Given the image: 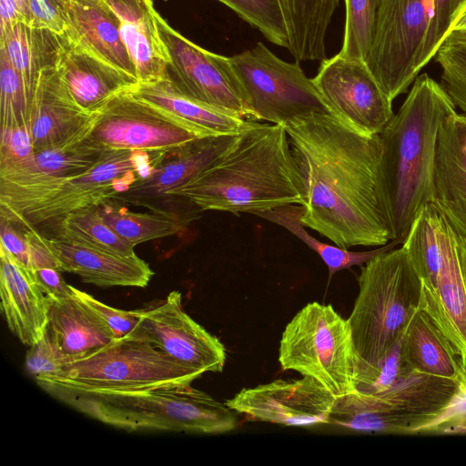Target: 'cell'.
<instances>
[{
	"label": "cell",
	"instance_id": "cell-10",
	"mask_svg": "<svg viewBox=\"0 0 466 466\" xmlns=\"http://www.w3.org/2000/svg\"><path fill=\"white\" fill-rule=\"evenodd\" d=\"M162 154L106 150L85 172L66 178L14 208L0 207V214L35 227L78 209L97 207L137 178L148 175Z\"/></svg>",
	"mask_w": 466,
	"mask_h": 466
},
{
	"label": "cell",
	"instance_id": "cell-37",
	"mask_svg": "<svg viewBox=\"0 0 466 466\" xmlns=\"http://www.w3.org/2000/svg\"><path fill=\"white\" fill-rule=\"evenodd\" d=\"M434 57L441 68L442 86L466 114V32H451Z\"/></svg>",
	"mask_w": 466,
	"mask_h": 466
},
{
	"label": "cell",
	"instance_id": "cell-16",
	"mask_svg": "<svg viewBox=\"0 0 466 466\" xmlns=\"http://www.w3.org/2000/svg\"><path fill=\"white\" fill-rule=\"evenodd\" d=\"M312 81L331 114L358 132L379 135L394 115L365 61L337 54L321 61Z\"/></svg>",
	"mask_w": 466,
	"mask_h": 466
},
{
	"label": "cell",
	"instance_id": "cell-23",
	"mask_svg": "<svg viewBox=\"0 0 466 466\" xmlns=\"http://www.w3.org/2000/svg\"><path fill=\"white\" fill-rule=\"evenodd\" d=\"M64 40L56 69L74 99L85 110L95 113L115 96L132 90L139 83L134 76L83 46Z\"/></svg>",
	"mask_w": 466,
	"mask_h": 466
},
{
	"label": "cell",
	"instance_id": "cell-34",
	"mask_svg": "<svg viewBox=\"0 0 466 466\" xmlns=\"http://www.w3.org/2000/svg\"><path fill=\"white\" fill-rule=\"evenodd\" d=\"M116 199L96 207L104 221L123 239L136 246L181 233L189 224L178 218L156 212L128 210Z\"/></svg>",
	"mask_w": 466,
	"mask_h": 466
},
{
	"label": "cell",
	"instance_id": "cell-3",
	"mask_svg": "<svg viewBox=\"0 0 466 466\" xmlns=\"http://www.w3.org/2000/svg\"><path fill=\"white\" fill-rule=\"evenodd\" d=\"M456 107L442 85L422 74L379 134V198L391 240L402 244L418 214L432 202L439 132Z\"/></svg>",
	"mask_w": 466,
	"mask_h": 466
},
{
	"label": "cell",
	"instance_id": "cell-4",
	"mask_svg": "<svg viewBox=\"0 0 466 466\" xmlns=\"http://www.w3.org/2000/svg\"><path fill=\"white\" fill-rule=\"evenodd\" d=\"M47 393L105 424L129 431L223 434L238 425L235 411L188 386L135 391H86L38 380Z\"/></svg>",
	"mask_w": 466,
	"mask_h": 466
},
{
	"label": "cell",
	"instance_id": "cell-15",
	"mask_svg": "<svg viewBox=\"0 0 466 466\" xmlns=\"http://www.w3.org/2000/svg\"><path fill=\"white\" fill-rule=\"evenodd\" d=\"M138 313V322L125 339L150 343L200 374L222 372L224 344L185 312L179 291H171Z\"/></svg>",
	"mask_w": 466,
	"mask_h": 466
},
{
	"label": "cell",
	"instance_id": "cell-41",
	"mask_svg": "<svg viewBox=\"0 0 466 466\" xmlns=\"http://www.w3.org/2000/svg\"><path fill=\"white\" fill-rule=\"evenodd\" d=\"M68 0H29L25 10V23L65 35L68 29Z\"/></svg>",
	"mask_w": 466,
	"mask_h": 466
},
{
	"label": "cell",
	"instance_id": "cell-7",
	"mask_svg": "<svg viewBox=\"0 0 466 466\" xmlns=\"http://www.w3.org/2000/svg\"><path fill=\"white\" fill-rule=\"evenodd\" d=\"M201 375L150 343L124 338L71 360L56 376L35 381L86 391H135L188 386Z\"/></svg>",
	"mask_w": 466,
	"mask_h": 466
},
{
	"label": "cell",
	"instance_id": "cell-31",
	"mask_svg": "<svg viewBox=\"0 0 466 466\" xmlns=\"http://www.w3.org/2000/svg\"><path fill=\"white\" fill-rule=\"evenodd\" d=\"M288 50L297 62L327 58L326 36L339 0H279Z\"/></svg>",
	"mask_w": 466,
	"mask_h": 466
},
{
	"label": "cell",
	"instance_id": "cell-18",
	"mask_svg": "<svg viewBox=\"0 0 466 466\" xmlns=\"http://www.w3.org/2000/svg\"><path fill=\"white\" fill-rule=\"evenodd\" d=\"M334 401L323 385L303 376L243 389L225 404L248 420L302 427L329 423Z\"/></svg>",
	"mask_w": 466,
	"mask_h": 466
},
{
	"label": "cell",
	"instance_id": "cell-51",
	"mask_svg": "<svg viewBox=\"0 0 466 466\" xmlns=\"http://www.w3.org/2000/svg\"><path fill=\"white\" fill-rule=\"evenodd\" d=\"M17 3L19 4L22 11H23V14H25V10L26 8V5H27V3L29 0H16ZM25 16V15H24Z\"/></svg>",
	"mask_w": 466,
	"mask_h": 466
},
{
	"label": "cell",
	"instance_id": "cell-20",
	"mask_svg": "<svg viewBox=\"0 0 466 466\" xmlns=\"http://www.w3.org/2000/svg\"><path fill=\"white\" fill-rule=\"evenodd\" d=\"M96 116L81 107L57 69L44 71L36 84L29 128L35 151L55 147L88 133Z\"/></svg>",
	"mask_w": 466,
	"mask_h": 466
},
{
	"label": "cell",
	"instance_id": "cell-47",
	"mask_svg": "<svg viewBox=\"0 0 466 466\" xmlns=\"http://www.w3.org/2000/svg\"><path fill=\"white\" fill-rule=\"evenodd\" d=\"M25 226L31 271L44 268H52L61 271L60 263L49 246L48 238L39 234L35 227Z\"/></svg>",
	"mask_w": 466,
	"mask_h": 466
},
{
	"label": "cell",
	"instance_id": "cell-24",
	"mask_svg": "<svg viewBox=\"0 0 466 466\" xmlns=\"http://www.w3.org/2000/svg\"><path fill=\"white\" fill-rule=\"evenodd\" d=\"M1 309L12 333L30 347L44 335L47 322V297L33 272L0 247Z\"/></svg>",
	"mask_w": 466,
	"mask_h": 466
},
{
	"label": "cell",
	"instance_id": "cell-32",
	"mask_svg": "<svg viewBox=\"0 0 466 466\" xmlns=\"http://www.w3.org/2000/svg\"><path fill=\"white\" fill-rule=\"evenodd\" d=\"M329 423L359 432L419 434L420 423L357 390L335 398Z\"/></svg>",
	"mask_w": 466,
	"mask_h": 466
},
{
	"label": "cell",
	"instance_id": "cell-11",
	"mask_svg": "<svg viewBox=\"0 0 466 466\" xmlns=\"http://www.w3.org/2000/svg\"><path fill=\"white\" fill-rule=\"evenodd\" d=\"M229 59L252 120L284 125L309 114L332 115L299 62L282 60L261 42Z\"/></svg>",
	"mask_w": 466,
	"mask_h": 466
},
{
	"label": "cell",
	"instance_id": "cell-9",
	"mask_svg": "<svg viewBox=\"0 0 466 466\" xmlns=\"http://www.w3.org/2000/svg\"><path fill=\"white\" fill-rule=\"evenodd\" d=\"M433 0H379L366 64L393 101L433 58Z\"/></svg>",
	"mask_w": 466,
	"mask_h": 466
},
{
	"label": "cell",
	"instance_id": "cell-35",
	"mask_svg": "<svg viewBox=\"0 0 466 466\" xmlns=\"http://www.w3.org/2000/svg\"><path fill=\"white\" fill-rule=\"evenodd\" d=\"M53 222L54 236L122 257L136 255L135 246L119 237L104 221L96 207L73 211Z\"/></svg>",
	"mask_w": 466,
	"mask_h": 466
},
{
	"label": "cell",
	"instance_id": "cell-43",
	"mask_svg": "<svg viewBox=\"0 0 466 466\" xmlns=\"http://www.w3.org/2000/svg\"><path fill=\"white\" fill-rule=\"evenodd\" d=\"M73 289L76 295L90 305L106 320L114 333L115 339L126 338L138 322V309L123 310L115 309L84 291L76 288H73Z\"/></svg>",
	"mask_w": 466,
	"mask_h": 466
},
{
	"label": "cell",
	"instance_id": "cell-38",
	"mask_svg": "<svg viewBox=\"0 0 466 466\" xmlns=\"http://www.w3.org/2000/svg\"><path fill=\"white\" fill-rule=\"evenodd\" d=\"M257 28L269 42L288 48V35L279 0H218Z\"/></svg>",
	"mask_w": 466,
	"mask_h": 466
},
{
	"label": "cell",
	"instance_id": "cell-49",
	"mask_svg": "<svg viewBox=\"0 0 466 466\" xmlns=\"http://www.w3.org/2000/svg\"><path fill=\"white\" fill-rule=\"evenodd\" d=\"M0 34L19 22H25L23 11L16 0H0Z\"/></svg>",
	"mask_w": 466,
	"mask_h": 466
},
{
	"label": "cell",
	"instance_id": "cell-40",
	"mask_svg": "<svg viewBox=\"0 0 466 466\" xmlns=\"http://www.w3.org/2000/svg\"><path fill=\"white\" fill-rule=\"evenodd\" d=\"M28 348L25 368L35 379L56 376L72 360L59 350L47 329L38 341Z\"/></svg>",
	"mask_w": 466,
	"mask_h": 466
},
{
	"label": "cell",
	"instance_id": "cell-6",
	"mask_svg": "<svg viewBox=\"0 0 466 466\" xmlns=\"http://www.w3.org/2000/svg\"><path fill=\"white\" fill-rule=\"evenodd\" d=\"M402 247L422 281L421 309L466 362V238L430 203Z\"/></svg>",
	"mask_w": 466,
	"mask_h": 466
},
{
	"label": "cell",
	"instance_id": "cell-5",
	"mask_svg": "<svg viewBox=\"0 0 466 466\" xmlns=\"http://www.w3.org/2000/svg\"><path fill=\"white\" fill-rule=\"evenodd\" d=\"M359 293L347 319L357 370L378 369L421 309L422 281L404 247L384 251L361 266Z\"/></svg>",
	"mask_w": 466,
	"mask_h": 466
},
{
	"label": "cell",
	"instance_id": "cell-12",
	"mask_svg": "<svg viewBox=\"0 0 466 466\" xmlns=\"http://www.w3.org/2000/svg\"><path fill=\"white\" fill-rule=\"evenodd\" d=\"M211 137L167 110L130 91L111 98L96 111L86 138L104 150L167 153Z\"/></svg>",
	"mask_w": 466,
	"mask_h": 466
},
{
	"label": "cell",
	"instance_id": "cell-14",
	"mask_svg": "<svg viewBox=\"0 0 466 466\" xmlns=\"http://www.w3.org/2000/svg\"><path fill=\"white\" fill-rule=\"evenodd\" d=\"M157 25L171 60L166 78L189 97L252 120L229 57L208 51L189 41L159 14Z\"/></svg>",
	"mask_w": 466,
	"mask_h": 466
},
{
	"label": "cell",
	"instance_id": "cell-45",
	"mask_svg": "<svg viewBox=\"0 0 466 466\" xmlns=\"http://www.w3.org/2000/svg\"><path fill=\"white\" fill-rule=\"evenodd\" d=\"M421 434H466V384L449 410L440 420L426 427Z\"/></svg>",
	"mask_w": 466,
	"mask_h": 466
},
{
	"label": "cell",
	"instance_id": "cell-42",
	"mask_svg": "<svg viewBox=\"0 0 466 466\" xmlns=\"http://www.w3.org/2000/svg\"><path fill=\"white\" fill-rule=\"evenodd\" d=\"M35 152L28 125L1 127L0 167L23 162L30 158Z\"/></svg>",
	"mask_w": 466,
	"mask_h": 466
},
{
	"label": "cell",
	"instance_id": "cell-22",
	"mask_svg": "<svg viewBox=\"0 0 466 466\" xmlns=\"http://www.w3.org/2000/svg\"><path fill=\"white\" fill-rule=\"evenodd\" d=\"M103 1L118 19L120 36L139 83L165 79L171 60L160 36L153 0Z\"/></svg>",
	"mask_w": 466,
	"mask_h": 466
},
{
	"label": "cell",
	"instance_id": "cell-50",
	"mask_svg": "<svg viewBox=\"0 0 466 466\" xmlns=\"http://www.w3.org/2000/svg\"><path fill=\"white\" fill-rule=\"evenodd\" d=\"M452 31L466 32V6L455 20L451 32Z\"/></svg>",
	"mask_w": 466,
	"mask_h": 466
},
{
	"label": "cell",
	"instance_id": "cell-2",
	"mask_svg": "<svg viewBox=\"0 0 466 466\" xmlns=\"http://www.w3.org/2000/svg\"><path fill=\"white\" fill-rule=\"evenodd\" d=\"M170 198L177 213L191 222L201 210L254 215L304 206L306 192L284 125L248 119L237 144Z\"/></svg>",
	"mask_w": 466,
	"mask_h": 466
},
{
	"label": "cell",
	"instance_id": "cell-19",
	"mask_svg": "<svg viewBox=\"0 0 466 466\" xmlns=\"http://www.w3.org/2000/svg\"><path fill=\"white\" fill-rule=\"evenodd\" d=\"M86 135L0 167V207L14 208L94 166L106 150L90 142Z\"/></svg>",
	"mask_w": 466,
	"mask_h": 466
},
{
	"label": "cell",
	"instance_id": "cell-28",
	"mask_svg": "<svg viewBox=\"0 0 466 466\" xmlns=\"http://www.w3.org/2000/svg\"><path fill=\"white\" fill-rule=\"evenodd\" d=\"M400 352L411 368L422 373L460 381L466 371V362L421 309L400 339Z\"/></svg>",
	"mask_w": 466,
	"mask_h": 466
},
{
	"label": "cell",
	"instance_id": "cell-48",
	"mask_svg": "<svg viewBox=\"0 0 466 466\" xmlns=\"http://www.w3.org/2000/svg\"><path fill=\"white\" fill-rule=\"evenodd\" d=\"M32 272L37 285L46 297L61 301L74 296L73 286L66 283L58 269L44 268Z\"/></svg>",
	"mask_w": 466,
	"mask_h": 466
},
{
	"label": "cell",
	"instance_id": "cell-46",
	"mask_svg": "<svg viewBox=\"0 0 466 466\" xmlns=\"http://www.w3.org/2000/svg\"><path fill=\"white\" fill-rule=\"evenodd\" d=\"M466 6V0H433L434 44L438 50Z\"/></svg>",
	"mask_w": 466,
	"mask_h": 466
},
{
	"label": "cell",
	"instance_id": "cell-13",
	"mask_svg": "<svg viewBox=\"0 0 466 466\" xmlns=\"http://www.w3.org/2000/svg\"><path fill=\"white\" fill-rule=\"evenodd\" d=\"M465 374L455 381L417 371L403 359L400 340L378 369L357 370L355 390L375 396L419 421L420 434L457 400Z\"/></svg>",
	"mask_w": 466,
	"mask_h": 466
},
{
	"label": "cell",
	"instance_id": "cell-29",
	"mask_svg": "<svg viewBox=\"0 0 466 466\" xmlns=\"http://www.w3.org/2000/svg\"><path fill=\"white\" fill-rule=\"evenodd\" d=\"M64 47L63 36L25 22L0 34V48L22 77L31 103L40 75L57 68Z\"/></svg>",
	"mask_w": 466,
	"mask_h": 466
},
{
	"label": "cell",
	"instance_id": "cell-27",
	"mask_svg": "<svg viewBox=\"0 0 466 466\" xmlns=\"http://www.w3.org/2000/svg\"><path fill=\"white\" fill-rule=\"evenodd\" d=\"M47 303L46 329L59 350L72 360L115 340L106 320L76 293L61 301L47 297Z\"/></svg>",
	"mask_w": 466,
	"mask_h": 466
},
{
	"label": "cell",
	"instance_id": "cell-1",
	"mask_svg": "<svg viewBox=\"0 0 466 466\" xmlns=\"http://www.w3.org/2000/svg\"><path fill=\"white\" fill-rule=\"evenodd\" d=\"M303 179L300 220L341 248L391 241L379 198L380 135H366L330 114L284 124Z\"/></svg>",
	"mask_w": 466,
	"mask_h": 466
},
{
	"label": "cell",
	"instance_id": "cell-33",
	"mask_svg": "<svg viewBox=\"0 0 466 466\" xmlns=\"http://www.w3.org/2000/svg\"><path fill=\"white\" fill-rule=\"evenodd\" d=\"M303 212V206L287 205L257 212L254 215L283 227L314 250L328 267L329 281L337 271L353 266H362L377 255L390 250L399 244L397 240H391L390 243L370 251H350L347 248L326 244L307 232L300 220Z\"/></svg>",
	"mask_w": 466,
	"mask_h": 466
},
{
	"label": "cell",
	"instance_id": "cell-30",
	"mask_svg": "<svg viewBox=\"0 0 466 466\" xmlns=\"http://www.w3.org/2000/svg\"><path fill=\"white\" fill-rule=\"evenodd\" d=\"M130 92L193 124L209 136L238 134L248 121L233 111L184 95L167 78L138 83Z\"/></svg>",
	"mask_w": 466,
	"mask_h": 466
},
{
	"label": "cell",
	"instance_id": "cell-39",
	"mask_svg": "<svg viewBox=\"0 0 466 466\" xmlns=\"http://www.w3.org/2000/svg\"><path fill=\"white\" fill-rule=\"evenodd\" d=\"M31 102L22 77L0 48L1 127L28 124Z\"/></svg>",
	"mask_w": 466,
	"mask_h": 466
},
{
	"label": "cell",
	"instance_id": "cell-25",
	"mask_svg": "<svg viewBox=\"0 0 466 466\" xmlns=\"http://www.w3.org/2000/svg\"><path fill=\"white\" fill-rule=\"evenodd\" d=\"M61 271L78 275L86 283L98 287H146L154 272L135 255L122 257L60 237L48 238Z\"/></svg>",
	"mask_w": 466,
	"mask_h": 466
},
{
	"label": "cell",
	"instance_id": "cell-17",
	"mask_svg": "<svg viewBox=\"0 0 466 466\" xmlns=\"http://www.w3.org/2000/svg\"><path fill=\"white\" fill-rule=\"evenodd\" d=\"M240 134L198 138L165 153L148 175L137 178L125 190L115 194L112 199L176 217L189 224L176 210L171 192L187 184L225 156L237 144Z\"/></svg>",
	"mask_w": 466,
	"mask_h": 466
},
{
	"label": "cell",
	"instance_id": "cell-44",
	"mask_svg": "<svg viewBox=\"0 0 466 466\" xmlns=\"http://www.w3.org/2000/svg\"><path fill=\"white\" fill-rule=\"evenodd\" d=\"M25 228V224L19 220L0 215V247L31 270Z\"/></svg>",
	"mask_w": 466,
	"mask_h": 466
},
{
	"label": "cell",
	"instance_id": "cell-8",
	"mask_svg": "<svg viewBox=\"0 0 466 466\" xmlns=\"http://www.w3.org/2000/svg\"><path fill=\"white\" fill-rule=\"evenodd\" d=\"M279 361L323 385L335 398L355 390L358 364L351 330L331 305L310 302L285 327Z\"/></svg>",
	"mask_w": 466,
	"mask_h": 466
},
{
	"label": "cell",
	"instance_id": "cell-36",
	"mask_svg": "<svg viewBox=\"0 0 466 466\" xmlns=\"http://www.w3.org/2000/svg\"><path fill=\"white\" fill-rule=\"evenodd\" d=\"M345 25L340 56L365 61L376 24L379 0H344Z\"/></svg>",
	"mask_w": 466,
	"mask_h": 466
},
{
	"label": "cell",
	"instance_id": "cell-26",
	"mask_svg": "<svg viewBox=\"0 0 466 466\" xmlns=\"http://www.w3.org/2000/svg\"><path fill=\"white\" fill-rule=\"evenodd\" d=\"M67 15L68 29L63 35L66 41L137 77L120 36L118 19L103 0H68Z\"/></svg>",
	"mask_w": 466,
	"mask_h": 466
},
{
	"label": "cell",
	"instance_id": "cell-21",
	"mask_svg": "<svg viewBox=\"0 0 466 466\" xmlns=\"http://www.w3.org/2000/svg\"><path fill=\"white\" fill-rule=\"evenodd\" d=\"M431 204L466 238V114L463 112H454L441 126Z\"/></svg>",
	"mask_w": 466,
	"mask_h": 466
}]
</instances>
